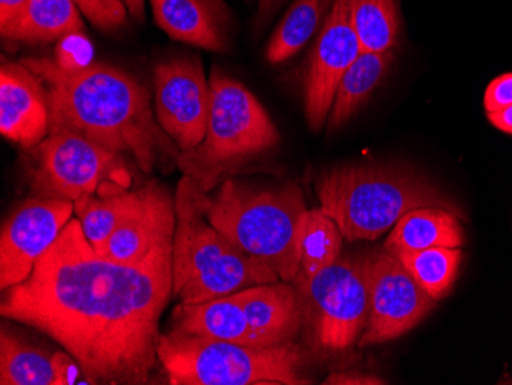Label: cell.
Masks as SVG:
<instances>
[{
  "label": "cell",
  "instance_id": "obj_26",
  "mask_svg": "<svg viewBox=\"0 0 512 385\" xmlns=\"http://www.w3.org/2000/svg\"><path fill=\"white\" fill-rule=\"evenodd\" d=\"M0 384L57 385L53 356L4 330L0 333Z\"/></svg>",
  "mask_w": 512,
  "mask_h": 385
},
{
  "label": "cell",
  "instance_id": "obj_15",
  "mask_svg": "<svg viewBox=\"0 0 512 385\" xmlns=\"http://www.w3.org/2000/svg\"><path fill=\"white\" fill-rule=\"evenodd\" d=\"M51 109L42 80L22 62H4L0 68V132L23 149L48 137Z\"/></svg>",
  "mask_w": 512,
  "mask_h": 385
},
{
  "label": "cell",
  "instance_id": "obj_3",
  "mask_svg": "<svg viewBox=\"0 0 512 385\" xmlns=\"http://www.w3.org/2000/svg\"><path fill=\"white\" fill-rule=\"evenodd\" d=\"M194 197L207 221L241 251L269 266L281 280H296L307 214L298 186L253 188L226 180L214 195L194 185Z\"/></svg>",
  "mask_w": 512,
  "mask_h": 385
},
{
  "label": "cell",
  "instance_id": "obj_33",
  "mask_svg": "<svg viewBox=\"0 0 512 385\" xmlns=\"http://www.w3.org/2000/svg\"><path fill=\"white\" fill-rule=\"evenodd\" d=\"M486 117H488L494 128L505 132V134L512 135V105L502 109V111L488 112Z\"/></svg>",
  "mask_w": 512,
  "mask_h": 385
},
{
  "label": "cell",
  "instance_id": "obj_2",
  "mask_svg": "<svg viewBox=\"0 0 512 385\" xmlns=\"http://www.w3.org/2000/svg\"><path fill=\"white\" fill-rule=\"evenodd\" d=\"M22 63L45 85L50 131L68 129L117 154L131 155L143 172H151L161 155H180L154 119L148 88L131 74L103 63L65 71L48 57H28Z\"/></svg>",
  "mask_w": 512,
  "mask_h": 385
},
{
  "label": "cell",
  "instance_id": "obj_28",
  "mask_svg": "<svg viewBox=\"0 0 512 385\" xmlns=\"http://www.w3.org/2000/svg\"><path fill=\"white\" fill-rule=\"evenodd\" d=\"M83 16L102 31L122 28L128 19V8L123 0H74Z\"/></svg>",
  "mask_w": 512,
  "mask_h": 385
},
{
  "label": "cell",
  "instance_id": "obj_34",
  "mask_svg": "<svg viewBox=\"0 0 512 385\" xmlns=\"http://www.w3.org/2000/svg\"><path fill=\"white\" fill-rule=\"evenodd\" d=\"M25 4L27 0H0V27L13 20Z\"/></svg>",
  "mask_w": 512,
  "mask_h": 385
},
{
  "label": "cell",
  "instance_id": "obj_14",
  "mask_svg": "<svg viewBox=\"0 0 512 385\" xmlns=\"http://www.w3.org/2000/svg\"><path fill=\"white\" fill-rule=\"evenodd\" d=\"M361 53L350 0H335L313 45L304 76V111L313 131H319L329 119L339 82Z\"/></svg>",
  "mask_w": 512,
  "mask_h": 385
},
{
  "label": "cell",
  "instance_id": "obj_20",
  "mask_svg": "<svg viewBox=\"0 0 512 385\" xmlns=\"http://www.w3.org/2000/svg\"><path fill=\"white\" fill-rule=\"evenodd\" d=\"M80 14L74 0H27L17 16L0 27V33L16 42H53L85 31Z\"/></svg>",
  "mask_w": 512,
  "mask_h": 385
},
{
  "label": "cell",
  "instance_id": "obj_11",
  "mask_svg": "<svg viewBox=\"0 0 512 385\" xmlns=\"http://www.w3.org/2000/svg\"><path fill=\"white\" fill-rule=\"evenodd\" d=\"M364 270L370 310L359 346L393 341L414 329L433 309L436 301L391 252L382 249L368 255Z\"/></svg>",
  "mask_w": 512,
  "mask_h": 385
},
{
  "label": "cell",
  "instance_id": "obj_37",
  "mask_svg": "<svg viewBox=\"0 0 512 385\" xmlns=\"http://www.w3.org/2000/svg\"><path fill=\"white\" fill-rule=\"evenodd\" d=\"M286 0H273L272 7H270L269 14L272 13V10H276V8L279 7V5H283Z\"/></svg>",
  "mask_w": 512,
  "mask_h": 385
},
{
  "label": "cell",
  "instance_id": "obj_18",
  "mask_svg": "<svg viewBox=\"0 0 512 385\" xmlns=\"http://www.w3.org/2000/svg\"><path fill=\"white\" fill-rule=\"evenodd\" d=\"M238 297L250 326L266 346L292 341L301 324V307L287 281L247 287Z\"/></svg>",
  "mask_w": 512,
  "mask_h": 385
},
{
  "label": "cell",
  "instance_id": "obj_35",
  "mask_svg": "<svg viewBox=\"0 0 512 385\" xmlns=\"http://www.w3.org/2000/svg\"><path fill=\"white\" fill-rule=\"evenodd\" d=\"M128 13L131 14L134 19L143 20L145 17V0H123Z\"/></svg>",
  "mask_w": 512,
  "mask_h": 385
},
{
  "label": "cell",
  "instance_id": "obj_36",
  "mask_svg": "<svg viewBox=\"0 0 512 385\" xmlns=\"http://www.w3.org/2000/svg\"><path fill=\"white\" fill-rule=\"evenodd\" d=\"M272 2L273 0H260V10H258V14H260V16H266V14H269Z\"/></svg>",
  "mask_w": 512,
  "mask_h": 385
},
{
  "label": "cell",
  "instance_id": "obj_12",
  "mask_svg": "<svg viewBox=\"0 0 512 385\" xmlns=\"http://www.w3.org/2000/svg\"><path fill=\"white\" fill-rule=\"evenodd\" d=\"M155 111L180 152L203 142L211 112V85L198 57L161 62L154 70Z\"/></svg>",
  "mask_w": 512,
  "mask_h": 385
},
{
  "label": "cell",
  "instance_id": "obj_31",
  "mask_svg": "<svg viewBox=\"0 0 512 385\" xmlns=\"http://www.w3.org/2000/svg\"><path fill=\"white\" fill-rule=\"evenodd\" d=\"M53 366L57 385L86 384V382L91 384L83 373L79 362L68 352L54 353Z\"/></svg>",
  "mask_w": 512,
  "mask_h": 385
},
{
  "label": "cell",
  "instance_id": "obj_13",
  "mask_svg": "<svg viewBox=\"0 0 512 385\" xmlns=\"http://www.w3.org/2000/svg\"><path fill=\"white\" fill-rule=\"evenodd\" d=\"M74 212V201L36 197L23 201L11 214L0 232L2 292L30 278L37 261L73 220Z\"/></svg>",
  "mask_w": 512,
  "mask_h": 385
},
{
  "label": "cell",
  "instance_id": "obj_16",
  "mask_svg": "<svg viewBox=\"0 0 512 385\" xmlns=\"http://www.w3.org/2000/svg\"><path fill=\"white\" fill-rule=\"evenodd\" d=\"M158 27L172 39L215 53L229 48L232 11L224 0H151Z\"/></svg>",
  "mask_w": 512,
  "mask_h": 385
},
{
  "label": "cell",
  "instance_id": "obj_4",
  "mask_svg": "<svg viewBox=\"0 0 512 385\" xmlns=\"http://www.w3.org/2000/svg\"><path fill=\"white\" fill-rule=\"evenodd\" d=\"M316 191L322 212L348 241L378 240L414 209L439 206L459 212L427 178L398 166H339L321 175Z\"/></svg>",
  "mask_w": 512,
  "mask_h": 385
},
{
  "label": "cell",
  "instance_id": "obj_10",
  "mask_svg": "<svg viewBox=\"0 0 512 385\" xmlns=\"http://www.w3.org/2000/svg\"><path fill=\"white\" fill-rule=\"evenodd\" d=\"M177 200L152 181L137 198L106 246V260L129 267L172 272Z\"/></svg>",
  "mask_w": 512,
  "mask_h": 385
},
{
  "label": "cell",
  "instance_id": "obj_17",
  "mask_svg": "<svg viewBox=\"0 0 512 385\" xmlns=\"http://www.w3.org/2000/svg\"><path fill=\"white\" fill-rule=\"evenodd\" d=\"M172 330L230 343L266 346L250 326L238 292L206 303H180L172 313Z\"/></svg>",
  "mask_w": 512,
  "mask_h": 385
},
{
  "label": "cell",
  "instance_id": "obj_32",
  "mask_svg": "<svg viewBox=\"0 0 512 385\" xmlns=\"http://www.w3.org/2000/svg\"><path fill=\"white\" fill-rule=\"evenodd\" d=\"M325 384H341V385H376L385 384L382 379L375 376L358 375V373H335L325 381Z\"/></svg>",
  "mask_w": 512,
  "mask_h": 385
},
{
  "label": "cell",
  "instance_id": "obj_27",
  "mask_svg": "<svg viewBox=\"0 0 512 385\" xmlns=\"http://www.w3.org/2000/svg\"><path fill=\"white\" fill-rule=\"evenodd\" d=\"M342 232L322 209L307 211L301 234V270L295 281L306 283L341 255Z\"/></svg>",
  "mask_w": 512,
  "mask_h": 385
},
{
  "label": "cell",
  "instance_id": "obj_5",
  "mask_svg": "<svg viewBox=\"0 0 512 385\" xmlns=\"http://www.w3.org/2000/svg\"><path fill=\"white\" fill-rule=\"evenodd\" d=\"M175 200L172 295L181 303H206L247 287L279 281L269 266L241 251L207 221L195 201L191 178L186 175L181 178Z\"/></svg>",
  "mask_w": 512,
  "mask_h": 385
},
{
  "label": "cell",
  "instance_id": "obj_23",
  "mask_svg": "<svg viewBox=\"0 0 512 385\" xmlns=\"http://www.w3.org/2000/svg\"><path fill=\"white\" fill-rule=\"evenodd\" d=\"M333 2L335 0H295L267 45L266 59L269 63L286 62L301 51L324 24Z\"/></svg>",
  "mask_w": 512,
  "mask_h": 385
},
{
  "label": "cell",
  "instance_id": "obj_6",
  "mask_svg": "<svg viewBox=\"0 0 512 385\" xmlns=\"http://www.w3.org/2000/svg\"><path fill=\"white\" fill-rule=\"evenodd\" d=\"M209 85L211 112L203 142L177 158L178 168L204 194L214 191L224 174L237 171L281 140L266 109L243 83L214 68Z\"/></svg>",
  "mask_w": 512,
  "mask_h": 385
},
{
  "label": "cell",
  "instance_id": "obj_29",
  "mask_svg": "<svg viewBox=\"0 0 512 385\" xmlns=\"http://www.w3.org/2000/svg\"><path fill=\"white\" fill-rule=\"evenodd\" d=\"M94 48L83 33L69 34L57 43L56 63L65 71H79L92 65Z\"/></svg>",
  "mask_w": 512,
  "mask_h": 385
},
{
  "label": "cell",
  "instance_id": "obj_19",
  "mask_svg": "<svg viewBox=\"0 0 512 385\" xmlns=\"http://www.w3.org/2000/svg\"><path fill=\"white\" fill-rule=\"evenodd\" d=\"M459 215V212L439 206L414 209L394 224L384 249L396 255L430 247H462L463 229Z\"/></svg>",
  "mask_w": 512,
  "mask_h": 385
},
{
  "label": "cell",
  "instance_id": "obj_1",
  "mask_svg": "<svg viewBox=\"0 0 512 385\" xmlns=\"http://www.w3.org/2000/svg\"><path fill=\"white\" fill-rule=\"evenodd\" d=\"M171 297L172 272L100 257L73 218L30 278L5 290L0 313L53 338L91 384H145Z\"/></svg>",
  "mask_w": 512,
  "mask_h": 385
},
{
  "label": "cell",
  "instance_id": "obj_7",
  "mask_svg": "<svg viewBox=\"0 0 512 385\" xmlns=\"http://www.w3.org/2000/svg\"><path fill=\"white\" fill-rule=\"evenodd\" d=\"M158 361L172 385H302V356L289 343L249 346L188 333L160 336Z\"/></svg>",
  "mask_w": 512,
  "mask_h": 385
},
{
  "label": "cell",
  "instance_id": "obj_8",
  "mask_svg": "<svg viewBox=\"0 0 512 385\" xmlns=\"http://www.w3.org/2000/svg\"><path fill=\"white\" fill-rule=\"evenodd\" d=\"M28 180L36 197L77 201L97 194L106 183L131 186L123 158L83 135L54 129L27 149Z\"/></svg>",
  "mask_w": 512,
  "mask_h": 385
},
{
  "label": "cell",
  "instance_id": "obj_21",
  "mask_svg": "<svg viewBox=\"0 0 512 385\" xmlns=\"http://www.w3.org/2000/svg\"><path fill=\"white\" fill-rule=\"evenodd\" d=\"M393 62V53H367L362 51L339 82L333 100L327 129L338 131L355 116L358 109L370 99L376 88L384 82Z\"/></svg>",
  "mask_w": 512,
  "mask_h": 385
},
{
  "label": "cell",
  "instance_id": "obj_22",
  "mask_svg": "<svg viewBox=\"0 0 512 385\" xmlns=\"http://www.w3.org/2000/svg\"><path fill=\"white\" fill-rule=\"evenodd\" d=\"M135 198L137 191H128L117 183H106L97 194L74 201L83 232L100 257H105L109 238L134 205Z\"/></svg>",
  "mask_w": 512,
  "mask_h": 385
},
{
  "label": "cell",
  "instance_id": "obj_9",
  "mask_svg": "<svg viewBox=\"0 0 512 385\" xmlns=\"http://www.w3.org/2000/svg\"><path fill=\"white\" fill-rule=\"evenodd\" d=\"M299 289L309 300L321 347L345 350L353 346L367 327L370 310L364 260L338 258L299 284Z\"/></svg>",
  "mask_w": 512,
  "mask_h": 385
},
{
  "label": "cell",
  "instance_id": "obj_24",
  "mask_svg": "<svg viewBox=\"0 0 512 385\" xmlns=\"http://www.w3.org/2000/svg\"><path fill=\"white\" fill-rule=\"evenodd\" d=\"M350 10L362 51H393L401 36L399 0H350Z\"/></svg>",
  "mask_w": 512,
  "mask_h": 385
},
{
  "label": "cell",
  "instance_id": "obj_30",
  "mask_svg": "<svg viewBox=\"0 0 512 385\" xmlns=\"http://www.w3.org/2000/svg\"><path fill=\"white\" fill-rule=\"evenodd\" d=\"M512 105V73L500 74L486 86L483 108L488 112L502 111Z\"/></svg>",
  "mask_w": 512,
  "mask_h": 385
},
{
  "label": "cell",
  "instance_id": "obj_25",
  "mask_svg": "<svg viewBox=\"0 0 512 385\" xmlns=\"http://www.w3.org/2000/svg\"><path fill=\"white\" fill-rule=\"evenodd\" d=\"M419 286L434 301L444 300L459 275L462 263L460 247H430L424 251L396 254Z\"/></svg>",
  "mask_w": 512,
  "mask_h": 385
}]
</instances>
